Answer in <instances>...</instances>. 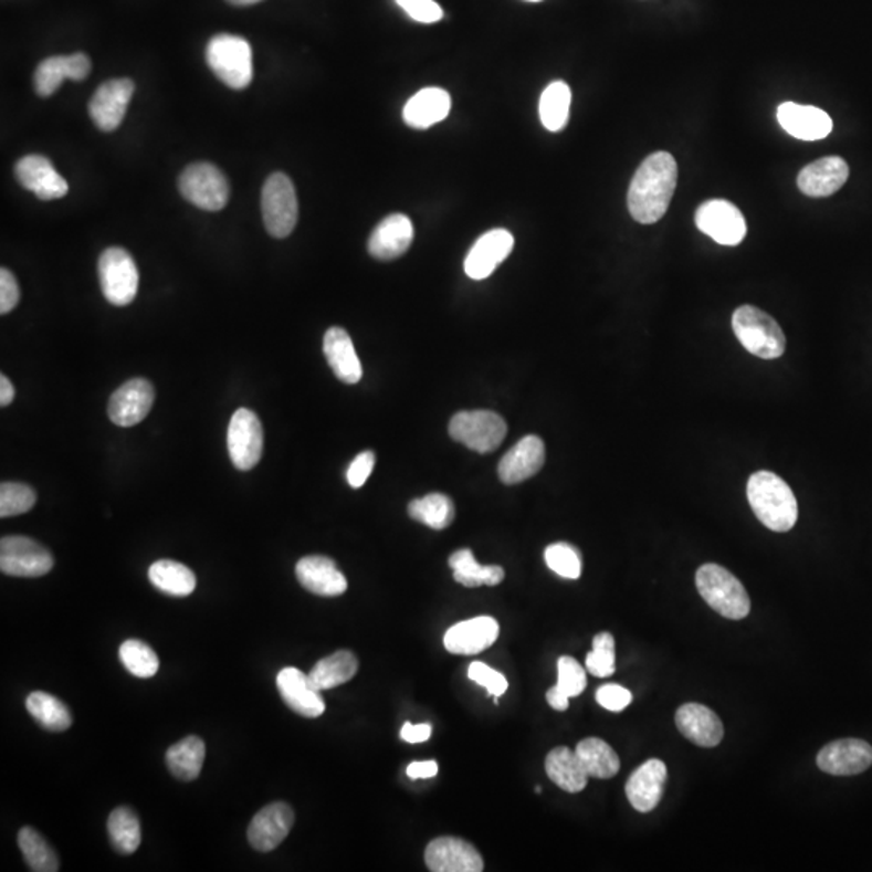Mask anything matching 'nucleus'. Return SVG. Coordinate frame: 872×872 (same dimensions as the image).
I'll use <instances>...</instances> for the list:
<instances>
[{
	"instance_id": "nucleus-1",
	"label": "nucleus",
	"mask_w": 872,
	"mask_h": 872,
	"mask_svg": "<svg viewBox=\"0 0 872 872\" xmlns=\"http://www.w3.org/2000/svg\"><path fill=\"white\" fill-rule=\"evenodd\" d=\"M679 168L664 150L651 154L633 175L627 195L630 216L643 225L660 222L671 206L677 187Z\"/></svg>"
},
{
	"instance_id": "nucleus-2",
	"label": "nucleus",
	"mask_w": 872,
	"mask_h": 872,
	"mask_svg": "<svg viewBox=\"0 0 872 872\" xmlns=\"http://www.w3.org/2000/svg\"><path fill=\"white\" fill-rule=\"evenodd\" d=\"M747 496L753 513L769 530L789 532L797 524V498L774 472H755L748 480Z\"/></svg>"
},
{
	"instance_id": "nucleus-3",
	"label": "nucleus",
	"mask_w": 872,
	"mask_h": 872,
	"mask_svg": "<svg viewBox=\"0 0 872 872\" xmlns=\"http://www.w3.org/2000/svg\"><path fill=\"white\" fill-rule=\"evenodd\" d=\"M695 580L703 600L723 618L740 621L752 611V601L744 584L726 567L705 564L696 570Z\"/></svg>"
},
{
	"instance_id": "nucleus-4",
	"label": "nucleus",
	"mask_w": 872,
	"mask_h": 872,
	"mask_svg": "<svg viewBox=\"0 0 872 872\" xmlns=\"http://www.w3.org/2000/svg\"><path fill=\"white\" fill-rule=\"evenodd\" d=\"M206 61L213 75L231 90H244L254 78L250 42L234 34H217L206 49Z\"/></svg>"
},
{
	"instance_id": "nucleus-5",
	"label": "nucleus",
	"mask_w": 872,
	"mask_h": 872,
	"mask_svg": "<svg viewBox=\"0 0 872 872\" xmlns=\"http://www.w3.org/2000/svg\"><path fill=\"white\" fill-rule=\"evenodd\" d=\"M735 336L748 353L761 359H777L786 353L787 339L780 325L755 306H742L732 315Z\"/></svg>"
},
{
	"instance_id": "nucleus-6",
	"label": "nucleus",
	"mask_w": 872,
	"mask_h": 872,
	"mask_svg": "<svg viewBox=\"0 0 872 872\" xmlns=\"http://www.w3.org/2000/svg\"><path fill=\"white\" fill-rule=\"evenodd\" d=\"M300 217L296 189L293 181L282 171L267 178L262 188V219L273 238L290 237Z\"/></svg>"
},
{
	"instance_id": "nucleus-7",
	"label": "nucleus",
	"mask_w": 872,
	"mask_h": 872,
	"mask_svg": "<svg viewBox=\"0 0 872 872\" xmlns=\"http://www.w3.org/2000/svg\"><path fill=\"white\" fill-rule=\"evenodd\" d=\"M101 288L114 306H128L138 294L139 272L135 259L124 248H108L99 259Z\"/></svg>"
},
{
	"instance_id": "nucleus-8",
	"label": "nucleus",
	"mask_w": 872,
	"mask_h": 872,
	"mask_svg": "<svg viewBox=\"0 0 872 872\" xmlns=\"http://www.w3.org/2000/svg\"><path fill=\"white\" fill-rule=\"evenodd\" d=\"M178 188L187 201L209 212H219L229 202V180L209 162L191 164L185 168Z\"/></svg>"
},
{
	"instance_id": "nucleus-9",
	"label": "nucleus",
	"mask_w": 872,
	"mask_h": 872,
	"mask_svg": "<svg viewBox=\"0 0 872 872\" xmlns=\"http://www.w3.org/2000/svg\"><path fill=\"white\" fill-rule=\"evenodd\" d=\"M506 433V420L492 411L459 412L450 423L451 438L480 454L495 451Z\"/></svg>"
},
{
	"instance_id": "nucleus-10",
	"label": "nucleus",
	"mask_w": 872,
	"mask_h": 872,
	"mask_svg": "<svg viewBox=\"0 0 872 872\" xmlns=\"http://www.w3.org/2000/svg\"><path fill=\"white\" fill-rule=\"evenodd\" d=\"M52 567L51 553L33 538L12 535L0 542V570L6 576L36 579L51 572Z\"/></svg>"
},
{
	"instance_id": "nucleus-11",
	"label": "nucleus",
	"mask_w": 872,
	"mask_h": 872,
	"mask_svg": "<svg viewBox=\"0 0 872 872\" xmlns=\"http://www.w3.org/2000/svg\"><path fill=\"white\" fill-rule=\"evenodd\" d=\"M695 223L702 233L723 246H737L747 237V222L737 206L726 199L703 202L695 213Z\"/></svg>"
},
{
	"instance_id": "nucleus-12",
	"label": "nucleus",
	"mask_w": 872,
	"mask_h": 872,
	"mask_svg": "<svg viewBox=\"0 0 872 872\" xmlns=\"http://www.w3.org/2000/svg\"><path fill=\"white\" fill-rule=\"evenodd\" d=\"M264 451V429L261 420L250 409H238L230 420L229 453L234 467L251 471L259 464Z\"/></svg>"
},
{
	"instance_id": "nucleus-13",
	"label": "nucleus",
	"mask_w": 872,
	"mask_h": 872,
	"mask_svg": "<svg viewBox=\"0 0 872 872\" xmlns=\"http://www.w3.org/2000/svg\"><path fill=\"white\" fill-rule=\"evenodd\" d=\"M427 868L433 872H482V854L471 843L458 837H438L427 845Z\"/></svg>"
},
{
	"instance_id": "nucleus-14",
	"label": "nucleus",
	"mask_w": 872,
	"mask_h": 872,
	"mask_svg": "<svg viewBox=\"0 0 872 872\" xmlns=\"http://www.w3.org/2000/svg\"><path fill=\"white\" fill-rule=\"evenodd\" d=\"M133 94L135 83L129 78L108 80L101 84L90 103L94 125L107 133L117 129L124 122Z\"/></svg>"
},
{
	"instance_id": "nucleus-15",
	"label": "nucleus",
	"mask_w": 872,
	"mask_h": 872,
	"mask_svg": "<svg viewBox=\"0 0 872 872\" xmlns=\"http://www.w3.org/2000/svg\"><path fill=\"white\" fill-rule=\"evenodd\" d=\"M154 388L145 378H133L122 385L108 401V419L118 427L143 422L154 405Z\"/></svg>"
},
{
	"instance_id": "nucleus-16",
	"label": "nucleus",
	"mask_w": 872,
	"mask_h": 872,
	"mask_svg": "<svg viewBox=\"0 0 872 872\" xmlns=\"http://www.w3.org/2000/svg\"><path fill=\"white\" fill-rule=\"evenodd\" d=\"M294 824V812L290 805L283 801H275L269 807L262 808L252 818L248 828V840L251 847L258 852L269 853L282 845L283 840L288 837Z\"/></svg>"
},
{
	"instance_id": "nucleus-17",
	"label": "nucleus",
	"mask_w": 872,
	"mask_h": 872,
	"mask_svg": "<svg viewBox=\"0 0 872 872\" xmlns=\"http://www.w3.org/2000/svg\"><path fill=\"white\" fill-rule=\"evenodd\" d=\"M818 768L831 776H857L870 769L872 747L860 738H842L826 745L818 753Z\"/></svg>"
},
{
	"instance_id": "nucleus-18",
	"label": "nucleus",
	"mask_w": 872,
	"mask_h": 872,
	"mask_svg": "<svg viewBox=\"0 0 872 872\" xmlns=\"http://www.w3.org/2000/svg\"><path fill=\"white\" fill-rule=\"evenodd\" d=\"M17 180L24 189L34 192L41 201H54L69 192L65 178L55 170L51 160L40 154L23 157L15 166Z\"/></svg>"
},
{
	"instance_id": "nucleus-19",
	"label": "nucleus",
	"mask_w": 872,
	"mask_h": 872,
	"mask_svg": "<svg viewBox=\"0 0 872 872\" xmlns=\"http://www.w3.org/2000/svg\"><path fill=\"white\" fill-rule=\"evenodd\" d=\"M276 686L286 706L300 716L315 719L324 714L322 690L312 684L309 674H304L296 668L282 669L276 675Z\"/></svg>"
},
{
	"instance_id": "nucleus-20",
	"label": "nucleus",
	"mask_w": 872,
	"mask_h": 872,
	"mask_svg": "<svg viewBox=\"0 0 872 872\" xmlns=\"http://www.w3.org/2000/svg\"><path fill=\"white\" fill-rule=\"evenodd\" d=\"M513 248L514 237L507 230L496 229L480 237L465 258L464 271L469 279L477 282L488 279L501 262L506 261Z\"/></svg>"
},
{
	"instance_id": "nucleus-21",
	"label": "nucleus",
	"mask_w": 872,
	"mask_h": 872,
	"mask_svg": "<svg viewBox=\"0 0 872 872\" xmlns=\"http://www.w3.org/2000/svg\"><path fill=\"white\" fill-rule=\"evenodd\" d=\"M500 623L488 616L462 621L444 633V648L450 653L474 656L498 640Z\"/></svg>"
},
{
	"instance_id": "nucleus-22",
	"label": "nucleus",
	"mask_w": 872,
	"mask_h": 872,
	"mask_svg": "<svg viewBox=\"0 0 872 872\" xmlns=\"http://www.w3.org/2000/svg\"><path fill=\"white\" fill-rule=\"evenodd\" d=\"M90 72L91 61L83 52L66 55V57L55 55V57L45 59L34 72V91L38 96L51 97L62 86L63 80L83 82L90 76Z\"/></svg>"
},
{
	"instance_id": "nucleus-23",
	"label": "nucleus",
	"mask_w": 872,
	"mask_h": 872,
	"mask_svg": "<svg viewBox=\"0 0 872 872\" xmlns=\"http://www.w3.org/2000/svg\"><path fill=\"white\" fill-rule=\"evenodd\" d=\"M545 443L542 438L528 435L522 438L519 443L507 451L501 459L498 475L506 485H517L525 480L534 477L545 464Z\"/></svg>"
},
{
	"instance_id": "nucleus-24",
	"label": "nucleus",
	"mask_w": 872,
	"mask_h": 872,
	"mask_svg": "<svg viewBox=\"0 0 872 872\" xmlns=\"http://www.w3.org/2000/svg\"><path fill=\"white\" fill-rule=\"evenodd\" d=\"M414 227L405 213H391L378 223L369 238V252L378 261H393L411 248Z\"/></svg>"
},
{
	"instance_id": "nucleus-25",
	"label": "nucleus",
	"mask_w": 872,
	"mask_h": 872,
	"mask_svg": "<svg viewBox=\"0 0 872 872\" xmlns=\"http://www.w3.org/2000/svg\"><path fill=\"white\" fill-rule=\"evenodd\" d=\"M668 780V768L661 759H648L627 780L626 795L640 812H650L660 803Z\"/></svg>"
},
{
	"instance_id": "nucleus-26",
	"label": "nucleus",
	"mask_w": 872,
	"mask_h": 872,
	"mask_svg": "<svg viewBox=\"0 0 872 872\" xmlns=\"http://www.w3.org/2000/svg\"><path fill=\"white\" fill-rule=\"evenodd\" d=\"M777 120L789 135L803 141H818L831 135L832 118L812 105L786 103L777 108Z\"/></svg>"
},
{
	"instance_id": "nucleus-27",
	"label": "nucleus",
	"mask_w": 872,
	"mask_h": 872,
	"mask_svg": "<svg viewBox=\"0 0 872 872\" xmlns=\"http://www.w3.org/2000/svg\"><path fill=\"white\" fill-rule=\"evenodd\" d=\"M296 577L311 593L339 597L348 590V580L327 556H306L296 564Z\"/></svg>"
},
{
	"instance_id": "nucleus-28",
	"label": "nucleus",
	"mask_w": 872,
	"mask_h": 872,
	"mask_svg": "<svg viewBox=\"0 0 872 872\" xmlns=\"http://www.w3.org/2000/svg\"><path fill=\"white\" fill-rule=\"evenodd\" d=\"M679 731L698 747H716L724 737L723 721L710 707L700 703H686L675 713Z\"/></svg>"
},
{
	"instance_id": "nucleus-29",
	"label": "nucleus",
	"mask_w": 872,
	"mask_h": 872,
	"mask_svg": "<svg viewBox=\"0 0 872 872\" xmlns=\"http://www.w3.org/2000/svg\"><path fill=\"white\" fill-rule=\"evenodd\" d=\"M850 168L840 157H824L803 168L797 183L803 195L810 198H828L839 191L849 180Z\"/></svg>"
},
{
	"instance_id": "nucleus-30",
	"label": "nucleus",
	"mask_w": 872,
	"mask_h": 872,
	"mask_svg": "<svg viewBox=\"0 0 872 872\" xmlns=\"http://www.w3.org/2000/svg\"><path fill=\"white\" fill-rule=\"evenodd\" d=\"M450 94L440 87H426L412 96L405 105L402 118L406 125L416 129H427L440 124L450 115Z\"/></svg>"
},
{
	"instance_id": "nucleus-31",
	"label": "nucleus",
	"mask_w": 872,
	"mask_h": 872,
	"mask_svg": "<svg viewBox=\"0 0 872 872\" xmlns=\"http://www.w3.org/2000/svg\"><path fill=\"white\" fill-rule=\"evenodd\" d=\"M324 353L333 374L343 384L356 385L363 378V366L354 349L351 336L339 327L325 333Z\"/></svg>"
},
{
	"instance_id": "nucleus-32",
	"label": "nucleus",
	"mask_w": 872,
	"mask_h": 872,
	"mask_svg": "<svg viewBox=\"0 0 872 872\" xmlns=\"http://www.w3.org/2000/svg\"><path fill=\"white\" fill-rule=\"evenodd\" d=\"M546 774L549 779L569 794H579L587 787L588 774L581 766L579 756L576 749L567 747H558L551 749L546 756L545 761Z\"/></svg>"
},
{
	"instance_id": "nucleus-33",
	"label": "nucleus",
	"mask_w": 872,
	"mask_h": 872,
	"mask_svg": "<svg viewBox=\"0 0 872 872\" xmlns=\"http://www.w3.org/2000/svg\"><path fill=\"white\" fill-rule=\"evenodd\" d=\"M357 669H359V661H357L356 654L353 651L342 650L318 661L312 668L309 677L312 684L318 690H330L351 681L357 674Z\"/></svg>"
},
{
	"instance_id": "nucleus-34",
	"label": "nucleus",
	"mask_w": 872,
	"mask_h": 872,
	"mask_svg": "<svg viewBox=\"0 0 872 872\" xmlns=\"http://www.w3.org/2000/svg\"><path fill=\"white\" fill-rule=\"evenodd\" d=\"M206 759V744L196 735H189L183 740L168 748L166 761L168 769L180 780H195L201 774Z\"/></svg>"
},
{
	"instance_id": "nucleus-35",
	"label": "nucleus",
	"mask_w": 872,
	"mask_h": 872,
	"mask_svg": "<svg viewBox=\"0 0 872 872\" xmlns=\"http://www.w3.org/2000/svg\"><path fill=\"white\" fill-rule=\"evenodd\" d=\"M576 753L581 766L590 777L611 779L621 769V759H619L618 753L601 738H585L577 745Z\"/></svg>"
},
{
	"instance_id": "nucleus-36",
	"label": "nucleus",
	"mask_w": 872,
	"mask_h": 872,
	"mask_svg": "<svg viewBox=\"0 0 872 872\" xmlns=\"http://www.w3.org/2000/svg\"><path fill=\"white\" fill-rule=\"evenodd\" d=\"M451 569L454 570V580L467 588H477L482 585L495 587L504 580V570L500 566H482L474 558L471 549H459L450 558Z\"/></svg>"
},
{
	"instance_id": "nucleus-37",
	"label": "nucleus",
	"mask_w": 872,
	"mask_h": 872,
	"mask_svg": "<svg viewBox=\"0 0 872 872\" xmlns=\"http://www.w3.org/2000/svg\"><path fill=\"white\" fill-rule=\"evenodd\" d=\"M149 580L157 590L170 597H188L196 590V576L189 567L170 559L149 567Z\"/></svg>"
},
{
	"instance_id": "nucleus-38",
	"label": "nucleus",
	"mask_w": 872,
	"mask_h": 872,
	"mask_svg": "<svg viewBox=\"0 0 872 872\" xmlns=\"http://www.w3.org/2000/svg\"><path fill=\"white\" fill-rule=\"evenodd\" d=\"M408 513L412 519L433 528V530H443V528L450 527L456 516L453 501L441 493H432L423 498L411 501Z\"/></svg>"
},
{
	"instance_id": "nucleus-39",
	"label": "nucleus",
	"mask_w": 872,
	"mask_h": 872,
	"mask_svg": "<svg viewBox=\"0 0 872 872\" xmlns=\"http://www.w3.org/2000/svg\"><path fill=\"white\" fill-rule=\"evenodd\" d=\"M107 832L112 847L120 854H133L141 845V824L129 808L120 807L111 812Z\"/></svg>"
},
{
	"instance_id": "nucleus-40",
	"label": "nucleus",
	"mask_w": 872,
	"mask_h": 872,
	"mask_svg": "<svg viewBox=\"0 0 872 872\" xmlns=\"http://www.w3.org/2000/svg\"><path fill=\"white\" fill-rule=\"evenodd\" d=\"M27 710L41 727L63 732L72 726V713L62 700L45 692H33L27 698Z\"/></svg>"
},
{
	"instance_id": "nucleus-41",
	"label": "nucleus",
	"mask_w": 872,
	"mask_h": 872,
	"mask_svg": "<svg viewBox=\"0 0 872 872\" xmlns=\"http://www.w3.org/2000/svg\"><path fill=\"white\" fill-rule=\"evenodd\" d=\"M570 87L567 83L555 82L543 91L540 99V120L548 132H561L569 120Z\"/></svg>"
},
{
	"instance_id": "nucleus-42",
	"label": "nucleus",
	"mask_w": 872,
	"mask_h": 872,
	"mask_svg": "<svg viewBox=\"0 0 872 872\" xmlns=\"http://www.w3.org/2000/svg\"><path fill=\"white\" fill-rule=\"evenodd\" d=\"M19 847L28 868L34 872H57L61 870L57 853L49 845L48 840L33 828H23L19 832Z\"/></svg>"
},
{
	"instance_id": "nucleus-43",
	"label": "nucleus",
	"mask_w": 872,
	"mask_h": 872,
	"mask_svg": "<svg viewBox=\"0 0 872 872\" xmlns=\"http://www.w3.org/2000/svg\"><path fill=\"white\" fill-rule=\"evenodd\" d=\"M120 661L135 677H154L159 671V658L156 651L141 640H126L122 643Z\"/></svg>"
},
{
	"instance_id": "nucleus-44",
	"label": "nucleus",
	"mask_w": 872,
	"mask_h": 872,
	"mask_svg": "<svg viewBox=\"0 0 872 872\" xmlns=\"http://www.w3.org/2000/svg\"><path fill=\"white\" fill-rule=\"evenodd\" d=\"M36 493L30 485L19 482H3L0 485V517L20 516L33 509Z\"/></svg>"
},
{
	"instance_id": "nucleus-45",
	"label": "nucleus",
	"mask_w": 872,
	"mask_h": 872,
	"mask_svg": "<svg viewBox=\"0 0 872 872\" xmlns=\"http://www.w3.org/2000/svg\"><path fill=\"white\" fill-rule=\"evenodd\" d=\"M546 566L563 579L577 580L581 576L579 549L569 543H553L545 549Z\"/></svg>"
},
{
	"instance_id": "nucleus-46",
	"label": "nucleus",
	"mask_w": 872,
	"mask_h": 872,
	"mask_svg": "<svg viewBox=\"0 0 872 872\" xmlns=\"http://www.w3.org/2000/svg\"><path fill=\"white\" fill-rule=\"evenodd\" d=\"M587 671L595 677H611L616 671L614 637L608 632L598 633L593 639V650L587 654Z\"/></svg>"
},
{
	"instance_id": "nucleus-47",
	"label": "nucleus",
	"mask_w": 872,
	"mask_h": 872,
	"mask_svg": "<svg viewBox=\"0 0 872 872\" xmlns=\"http://www.w3.org/2000/svg\"><path fill=\"white\" fill-rule=\"evenodd\" d=\"M559 689L569 698L579 696L587 686V672L581 668L579 661L570 656L559 658L558 661V684Z\"/></svg>"
},
{
	"instance_id": "nucleus-48",
	"label": "nucleus",
	"mask_w": 872,
	"mask_h": 872,
	"mask_svg": "<svg viewBox=\"0 0 872 872\" xmlns=\"http://www.w3.org/2000/svg\"><path fill=\"white\" fill-rule=\"evenodd\" d=\"M469 679L477 682L480 686L486 689L490 695L498 696V698L506 693L507 686H509L506 677L501 672L495 671L490 665L479 663V661L469 665Z\"/></svg>"
},
{
	"instance_id": "nucleus-49",
	"label": "nucleus",
	"mask_w": 872,
	"mask_h": 872,
	"mask_svg": "<svg viewBox=\"0 0 872 872\" xmlns=\"http://www.w3.org/2000/svg\"><path fill=\"white\" fill-rule=\"evenodd\" d=\"M396 3L419 23H437L443 19V10L435 0H396Z\"/></svg>"
},
{
	"instance_id": "nucleus-50",
	"label": "nucleus",
	"mask_w": 872,
	"mask_h": 872,
	"mask_svg": "<svg viewBox=\"0 0 872 872\" xmlns=\"http://www.w3.org/2000/svg\"><path fill=\"white\" fill-rule=\"evenodd\" d=\"M598 705L612 713H621L632 703V693L618 684L602 685L597 690Z\"/></svg>"
},
{
	"instance_id": "nucleus-51",
	"label": "nucleus",
	"mask_w": 872,
	"mask_h": 872,
	"mask_svg": "<svg viewBox=\"0 0 872 872\" xmlns=\"http://www.w3.org/2000/svg\"><path fill=\"white\" fill-rule=\"evenodd\" d=\"M20 301V288L15 276L9 269L0 271V314L15 309Z\"/></svg>"
},
{
	"instance_id": "nucleus-52",
	"label": "nucleus",
	"mask_w": 872,
	"mask_h": 872,
	"mask_svg": "<svg viewBox=\"0 0 872 872\" xmlns=\"http://www.w3.org/2000/svg\"><path fill=\"white\" fill-rule=\"evenodd\" d=\"M374 465L375 454L372 451H364V453H360L359 456L354 459L351 465H349L348 474H346L349 485H351L353 488H360V486L367 482V479L370 477V474H372Z\"/></svg>"
},
{
	"instance_id": "nucleus-53",
	"label": "nucleus",
	"mask_w": 872,
	"mask_h": 872,
	"mask_svg": "<svg viewBox=\"0 0 872 872\" xmlns=\"http://www.w3.org/2000/svg\"><path fill=\"white\" fill-rule=\"evenodd\" d=\"M432 737V726L430 724H414L406 723L401 728V738L408 744H422Z\"/></svg>"
},
{
	"instance_id": "nucleus-54",
	"label": "nucleus",
	"mask_w": 872,
	"mask_h": 872,
	"mask_svg": "<svg viewBox=\"0 0 872 872\" xmlns=\"http://www.w3.org/2000/svg\"><path fill=\"white\" fill-rule=\"evenodd\" d=\"M409 779H432L438 774L437 761H416L408 766Z\"/></svg>"
},
{
	"instance_id": "nucleus-55",
	"label": "nucleus",
	"mask_w": 872,
	"mask_h": 872,
	"mask_svg": "<svg viewBox=\"0 0 872 872\" xmlns=\"http://www.w3.org/2000/svg\"><path fill=\"white\" fill-rule=\"evenodd\" d=\"M546 702L556 711H566L569 707V696L559 689L558 685L553 686L546 692Z\"/></svg>"
},
{
	"instance_id": "nucleus-56",
	"label": "nucleus",
	"mask_w": 872,
	"mask_h": 872,
	"mask_svg": "<svg viewBox=\"0 0 872 872\" xmlns=\"http://www.w3.org/2000/svg\"><path fill=\"white\" fill-rule=\"evenodd\" d=\"M13 398H15V388H13L12 381L6 375H0V406L7 408Z\"/></svg>"
},
{
	"instance_id": "nucleus-57",
	"label": "nucleus",
	"mask_w": 872,
	"mask_h": 872,
	"mask_svg": "<svg viewBox=\"0 0 872 872\" xmlns=\"http://www.w3.org/2000/svg\"><path fill=\"white\" fill-rule=\"evenodd\" d=\"M227 2H230L231 6L248 7V6H254V3L262 2V0H227Z\"/></svg>"
},
{
	"instance_id": "nucleus-58",
	"label": "nucleus",
	"mask_w": 872,
	"mask_h": 872,
	"mask_svg": "<svg viewBox=\"0 0 872 872\" xmlns=\"http://www.w3.org/2000/svg\"><path fill=\"white\" fill-rule=\"evenodd\" d=\"M527 2H542V0H527Z\"/></svg>"
}]
</instances>
